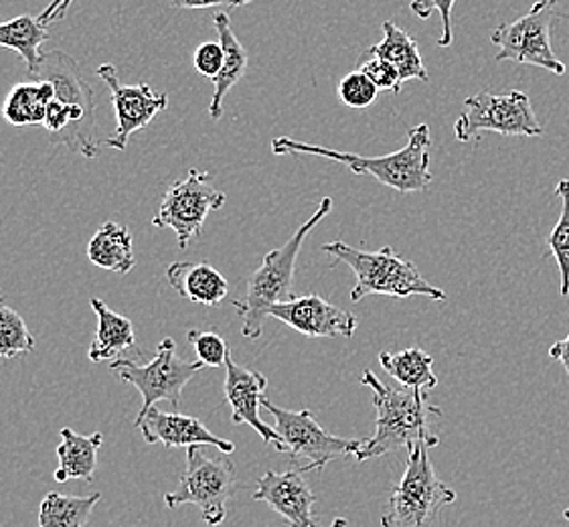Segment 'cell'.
Listing matches in <instances>:
<instances>
[{"instance_id": "d4e9b609", "label": "cell", "mask_w": 569, "mask_h": 527, "mask_svg": "<svg viewBox=\"0 0 569 527\" xmlns=\"http://www.w3.org/2000/svg\"><path fill=\"white\" fill-rule=\"evenodd\" d=\"M379 366L403 388L428 391L438 386V378L432 369L433 359L420 347H410L399 354L381 351Z\"/></svg>"}, {"instance_id": "e575fe53", "label": "cell", "mask_w": 569, "mask_h": 527, "mask_svg": "<svg viewBox=\"0 0 569 527\" xmlns=\"http://www.w3.org/2000/svg\"><path fill=\"white\" fill-rule=\"evenodd\" d=\"M253 0H172L174 9L184 11H201V9H217V7H243Z\"/></svg>"}, {"instance_id": "ac0fdd59", "label": "cell", "mask_w": 569, "mask_h": 527, "mask_svg": "<svg viewBox=\"0 0 569 527\" xmlns=\"http://www.w3.org/2000/svg\"><path fill=\"white\" fill-rule=\"evenodd\" d=\"M167 280L179 297L203 307H219L228 297L226 276L209 262H172Z\"/></svg>"}, {"instance_id": "e0dca14e", "label": "cell", "mask_w": 569, "mask_h": 527, "mask_svg": "<svg viewBox=\"0 0 569 527\" xmlns=\"http://www.w3.org/2000/svg\"><path fill=\"white\" fill-rule=\"evenodd\" d=\"M253 499L270 505L278 516L284 517L290 527H319L312 514L317 495L310 491L300 470H268L258 481Z\"/></svg>"}, {"instance_id": "ffe728a7", "label": "cell", "mask_w": 569, "mask_h": 527, "mask_svg": "<svg viewBox=\"0 0 569 527\" xmlns=\"http://www.w3.org/2000/svg\"><path fill=\"white\" fill-rule=\"evenodd\" d=\"M213 23H216L219 43H221L223 53H226L223 69L219 71V76L213 80L216 90H213V98H211V106H209V116H211V120L217 122L223 116V100H226L229 90L233 86H238L241 78L246 76V71H248V51H246V47L241 46L238 34L233 33L228 12H216Z\"/></svg>"}, {"instance_id": "30bf717a", "label": "cell", "mask_w": 569, "mask_h": 527, "mask_svg": "<svg viewBox=\"0 0 569 527\" xmlns=\"http://www.w3.org/2000/svg\"><path fill=\"white\" fill-rule=\"evenodd\" d=\"M228 197L213 187L211 172L191 169L189 175L172 183L162 197L159 213L152 218L154 228H171L179 248L187 250L189 241L201 236L211 211L226 206Z\"/></svg>"}, {"instance_id": "f546056e", "label": "cell", "mask_w": 569, "mask_h": 527, "mask_svg": "<svg viewBox=\"0 0 569 527\" xmlns=\"http://www.w3.org/2000/svg\"><path fill=\"white\" fill-rule=\"evenodd\" d=\"M337 96L347 108L353 110H365L371 103L376 102L379 90L376 83L365 76L363 71L355 69L351 73H347L339 86H337Z\"/></svg>"}, {"instance_id": "277c9868", "label": "cell", "mask_w": 569, "mask_h": 527, "mask_svg": "<svg viewBox=\"0 0 569 527\" xmlns=\"http://www.w3.org/2000/svg\"><path fill=\"white\" fill-rule=\"evenodd\" d=\"M332 211V199L325 197L319 209L298 228L297 233L286 241L284 246L276 248L263 256L260 268L248 278L243 297L233 300V307L241 319V335L250 341L260 339L263 325L270 319L273 305L288 302L295 295V272H297L298 253L310 231L319 226L322 219Z\"/></svg>"}, {"instance_id": "5bb4252c", "label": "cell", "mask_w": 569, "mask_h": 527, "mask_svg": "<svg viewBox=\"0 0 569 527\" xmlns=\"http://www.w3.org/2000/svg\"><path fill=\"white\" fill-rule=\"evenodd\" d=\"M272 319L284 322L305 337H347L351 339L359 319L349 310L330 305L329 300L319 295L295 297L288 302L273 305L270 312Z\"/></svg>"}, {"instance_id": "8fae6325", "label": "cell", "mask_w": 569, "mask_h": 527, "mask_svg": "<svg viewBox=\"0 0 569 527\" xmlns=\"http://www.w3.org/2000/svg\"><path fill=\"white\" fill-rule=\"evenodd\" d=\"M558 0H537L533 9L512 23H502L490 33V41L499 47L497 63L515 61L536 66L549 73L563 76L566 66L551 49V21Z\"/></svg>"}, {"instance_id": "cb8c5ba5", "label": "cell", "mask_w": 569, "mask_h": 527, "mask_svg": "<svg viewBox=\"0 0 569 527\" xmlns=\"http://www.w3.org/2000/svg\"><path fill=\"white\" fill-rule=\"evenodd\" d=\"M53 98L49 81L31 80L12 86L2 103V116L11 127H43L47 108Z\"/></svg>"}, {"instance_id": "9a60e30c", "label": "cell", "mask_w": 569, "mask_h": 527, "mask_svg": "<svg viewBox=\"0 0 569 527\" xmlns=\"http://www.w3.org/2000/svg\"><path fill=\"white\" fill-rule=\"evenodd\" d=\"M226 367H228V374H226L223 394L231 408V422L251 426L258 435L262 436L266 445H276V450L286 453L282 436L260 418V406H262L263 391L268 388V378L260 371L238 366L231 356L228 357Z\"/></svg>"}, {"instance_id": "2e32d148", "label": "cell", "mask_w": 569, "mask_h": 527, "mask_svg": "<svg viewBox=\"0 0 569 527\" xmlns=\"http://www.w3.org/2000/svg\"><path fill=\"white\" fill-rule=\"evenodd\" d=\"M147 445L160 443L164 448L217 447L221 453H236V445L216 436L199 418L179 412H162L152 406L147 416L137 422Z\"/></svg>"}, {"instance_id": "6da1fadb", "label": "cell", "mask_w": 569, "mask_h": 527, "mask_svg": "<svg viewBox=\"0 0 569 527\" xmlns=\"http://www.w3.org/2000/svg\"><path fill=\"white\" fill-rule=\"evenodd\" d=\"M31 78L53 86V98L43 122L51 137L49 140L86 159H96L100 155V147L93 140L96 100L90 83L81 76L78 61L61 49H53L43 53Z\"/></svg>"}, {"instance_id": "f1b7e54d", "label": "cell", "mask_w": 569, "mask_h": 527, "mask_svg": "<svg viewBox=\"0 0 569 527\" xmlns=\"http://www.w3.org/2000/svg\"><path fill=\"white\" fill-rule=\"evenodd\" d=\"M556 196L561 201L558 223L547 236V248L558 262L561 276V297L569 295V179H561L556 187Z\"/></svg>"}, {"instance_id": "d6a6232c", "label": "cell", "mask_w": 569, "mask_h": 527, "mask_svg": "<svg viewBox=\"0 0 569 527\" xmlns=\"http://www.w3.org/2000/svg\"><path fill=\"white\" fill-rule=\"evenodd\" d=\"M359 71H363L365 76L376 83L379 92H401L403 83L399 80L398 69L393 68L386 59H365L359 66Z\"/></svg>"}, {"instance_id": "4dcf8cb0", "label": "cell", "mask_w": 569, "mask_h": 527, "mask_svg": "<svg viewBox=\"0 0 569 527\" xmlns=\"http://www.w3.org/2000/svg\"><path fill=\"white\" fill-rule=\"evenodd\" d=\"M187 341L193 347L197 361H201L206 367L226 366L228 357L231 356L228 341L217 331L191 329L187 332Z\"/></svg>"}, {"instance_id": "1f68e13d", "label": "cell", "mask_w": 569, "mask_h": 527, "mask_svg": "<svg viewBox=\"0 0 569 527\" xmlns=\"http://www.w3.org/2000/svg\"><path fill=\"white\" fill-rule=\"evenodd\" d=\"M456 0H411L410 9L418 19L428 21L433 12H440L442 17V37L438 39V46L450 47L455 41V29H452V12H455Z\"/></svg>"}, {"instance_id": "836d02e7", "label": "cell", "mask_w": 569, "mask_h": 527, "mask_svg": "<svg viewBox=\"0 0 569 527\" xmlns=\"http://www.w3.org/2000/svg\"><path fill=\"white\" fill-rule=\"evenodd\" d=\"M223 61H226V53H223V47L219 41L217 43L216 41H206L194 49L193 68L207 80H216L219 71L223 69Z\"/></svg>"}, {"instance_id": "d590c367", "label": "cell", "mask_w": 569, "mask_h": 527, "mask_svg": "<svg viewBox=\"0 0 569 527\" xmlns=\"http://www.w3.org/2000/svg\"><path fill=\"white\" fill-rule=\"evenodd\" d=\"M71 2H73V0H53V2H49V7L37 17V21H39V24H43L46 29L47 24L63 21L66 14H68L69 7H71Z\"/></svg>"}, {"instance_id": "4316f807", "label": "cell", "mask_w": 569, "mask_h": 527, "mask_svg": "<svg viewBox=\"0 0 569 527\" xmlns=\"http://www.w3.org/2000/svg\"><path fill=\"white\" fill-rule=\"evenodd\" d=\"M100 499L102 494L76 497L51 491L39 505V527H83Z\"/></svg>"}, {"instance_id": "5b68a950", "label": "cell", "mask_w": 569, "mask_h": 527, "mask_svg": "<svg viewBox=\"0 0 569 527\" xmlns=\"http://www.w3.org/2000/svg\"><path fill=\"white\" fill-rule=\"evenodd\" d=\"M322 252L332 256L337 262L347 264L353 270L357 276V285L351 290L353 302H361L371 295L393 298L426 297L433 302H445L448 298L442 288L433 287L420 275L416 264L401 258L389 246L377 252H365L345 241H330L322 246Z\"/></svg>"}, {"instance_id": "603a6c76", "label": "cell", "mask_w": 569, "mask_h": 527, "mask_svg": "<svg viewBox=\"0 0 569 527\" xmlns=\"http://www.w3.org/2000/svg\"><path fill=\"white\" fill-rule=\"evenodd\" d=\"M369 58L386 59L398 69L401 83L410 80L428 81V71L423 68L418 43L398 24L386 21L383 23V39L367 49Z\"/></svg>"}, {"instance_id": "9c48e42d", "label": "cell", "mask_w": 569, "mask_h": 527, "mask_svg": "<svg viewBox=\"0 0 569 527\" xmlns=\"http://www.w3.org/2000/svg\"><path fill=\"white\" fill-rule=\"evenodd\" d=\"M480 132H497L501 137L533 138L543 135L529 96L519 90L475 93L465 100V112L455 122V137L460 142L479 138Z\"/></svg>"}, {"instance_id": "ba28073f", "label": "cell", "mask_w": 569, "mask_h": 527, "mask_svg": "<svg viewBox=\"0 0 569 527\" xmlns=\"http://www.w3.org/2000/svg\"><path fill=\"white\" fill-rule=\"evenodd\" d=\"M236 465L229 459H211L201 447L187 448V467L177 491L164 495V505L177 509L181 505L199 507L209 527L221 526L228 516L229 499L236 494Z\"/></svg>"}, {"instance_id": "8d00e7d4", "label": "cell", "mask_w": 569, "mask_h": 527, "mask_svg": "<svg viewBox=\"0 0 569 527\" xmlns=\"http://www.w3.org/2000/svg\"><path fill=\"white\" fill-rule=\"evenodd\" d=\"M549 357L551 359H559L563 367H566V371H568L569 376V335L566 339H561L558 344L551 345L549 347Z\"/></svg>"}, {"instance_id": "7c38bea8", "label": "cell", "mask_w": 569, "mask_h": 527, "mask_svg": "<svg viewBox=\"0 0 569 527\" xmlns=\"http://www.w3.org/2000/svg\"><path fill=\"white\" fill-rule=\"evenodd\" d=\"M262 406L272 414L276 420V432L284 440L286 453H290L292 460L307 459L308 465L300 467V473L320 470L330 460L345 459L349 455H357L363 447L365 440L357 438H342L330 435L317 422L310 410H286L263 398Z\"/></svg>"}, {"instance_id": "44dd1931", "label": "cell", "mask_w": 569, "mask_h": 527, "mask_svg": "<svg viewBox=\"0 0 569 527\" xmlns=\"http://www.w3.org/2000/svg\"><path fill=\"white\" fill-rule=\"evenodd\" d=\"M59 435L61 445L58 447L59 469L56 470V481H93V475L98 469V450L103 445L102 432L81 436L71 428H61Z\"/></svg>"}, {"instance_id": "484cf974", "label": "cell", "mask_w": 569, "mask_h": 527, "mask_svg": "<svg viewBox=\"0 0 569 527\" xmlns=\"http://www.w3.org/2000/svg\"><path fill=\"white\" fill-rule=\"evenodd\" d=\"M47 37L49 33L46 27L29 14H21L11 21L0 23V47L19 53L29 76H33L39 68V61L43 58L41 46L46 43Z\"/></svg>"}, {"instance_id": "3957f363", "label": "cell", "mask_w": 569, "mask_h": 527, "mask_svg": "<svg viewBox=\"0 0 569 527\" xmlns=\"http://www.w3.org/2000/svg\"><path fill=\"white\" fill-rule=\"evenodd\" d=\"M430 149L432 137L428 125L408 130V142L403 149L389 152L386 157L369 159L355 152H341V150L327 149L319 145H308L295 138H273V155H312L322 157L329 161L345 165L353 175H369L389 189H396L399 193H418L426 191L432 183L433 175L430 171Z\"/></svg>"}, {"instance_id": "7a4b0ae2", "label": "cell", "mask_w": 569, "mask_h": 527, "mask_svg": "<svg viewBox=\"0 0 569 527\" xmlns=\"http://www.w3.org/2000/svg\"><path fill=\"white\" fill-rule=\"evenodd\" d=\"M361 384L373 390L377 420L376 435L367 438L355 455L357 463L379 459L416 443H426L430 448L440 445V436L433 432L430 420L442 418V410L428 401L426 391L388 386L371 369L363 371Z\"/></svg>"}, {"instance_id": "d6986e66", "label": "cell", "mask_w": 569, "mask_h": 527, "mask_svg": "<svg viewBox=\"0 0 569 527\" xmlns=\"http://www.w3.org/2000/svg\"><path fill=\"white\" fill-rule=\"evenodd\" d=\"M91 309L98 317V329L91 339L88 357L93 364L102 361H116L128 349H134L138 354L137 335L134 325L124 315L114 312L100 298H90Z\"/></svg>"}, {"instance_id": "f35d334b", "label": "cell", "mask_w": 569, "mask_h": 527, "mask_svg": "<svg viewBox=\"0 0 569 527\" xmlns=\"http://www.w3.org/2000/svg\"><path fill=\"white\" fill-rule=\"evenodd\" d=\"M563 517H566V519L569 521V507L566 509V511H563Z\"/></svg>"}, {"instance_id": "7402d4cb", "label": "cell", "mask_w": 569, "mask_h": 527, "mask_svg": "<svg viewBox=\"0 0 569 527\" xmlns=\"http://www.w3.org/2000/svg\"><path fill=\"white\" fill-rule=\"evenodd\" d=\"M88 258L102 270L128 275L137 266L132 233L122 223L106 221L88 243Z\"/></svg>"}, {"instance_id": "4fadbf2b", "label": "cell", "mask_w": 569, "mask_h": 527, "mask_svg": "<svg viewBox=\"0 0 569 527\" xmlns=\"http://www.w3.org/2000/svg\"><path fill=\"white\" fill-rule=\"evenodd\" d=\"M98 76L110 90L116 112L114 135L106 140V147L122 152L134 132L149 128L157 115L169 108V93H157L149 83L126 86L112 63L100 66Z\"/></svg>"}, {"instance_id": "74e56055", "label": "cell", "mask_w": 569, "mask_h": 527, "mask_svg": "<svg viewBox=\"0 0 569 527\" xmlns=\"http://www.w3.org/2000/svg\"><path fill=\"white\" fill-rule=\"evenodd\" d=\"M349 524H347V519L345 517H337L335 521H332V526L330 527H347Z\"/></svg>"}, {"instance_id": "83f0119b", "label": "cell", "mask_w": 569, "mask_h": 527, "mask_svg": "<svg viewBox=\"0 0 569 527\" xmlns=\"http://www.w3.org/2000/svg\"><path fill=\"white\" fill-rule=\"evenodd\" d=\"M33 332L29 331L23 317L12 310L0 295V359H14V357L31 354L34 349Z\"/></svg>"}, {"instance_id": "8992f818", "label": "cell", "mask_w": 569, "mask_h": 527, "mask_svg": "<svg viewBox=\"0 0 569 527\" xmlns=\"http://www.w3.org/2000/svg\"><path fill=\"white\" fill-rule=\"evenodd\" d=\"M428 448L426 443L408 448V465L391 489L381 527H430L442 507L455 504L456 494L438 479Z\"/></svg>"}, {"instance_id": "52a82bcc", "label": "cell", "mask_w": 569, "mask_h": 527, "mask_svg": "<svg viewBox=\"0 0 569 527\" xmlns=\"http://www.w3.org/2000/svg\"><path fill=\"white\" fill-rule=\"evenodd\" d=\"M110 369L120 381L134 386L142 396V408L134 420L137 425L152 406H157V401H171L174 408H179L182 390L206 366L201 361L182 359L177 354V344L167 337L157 345V356L149 364L140 366L132 359L120 357L112 361Z\"/></svg>"}]
</instances>
